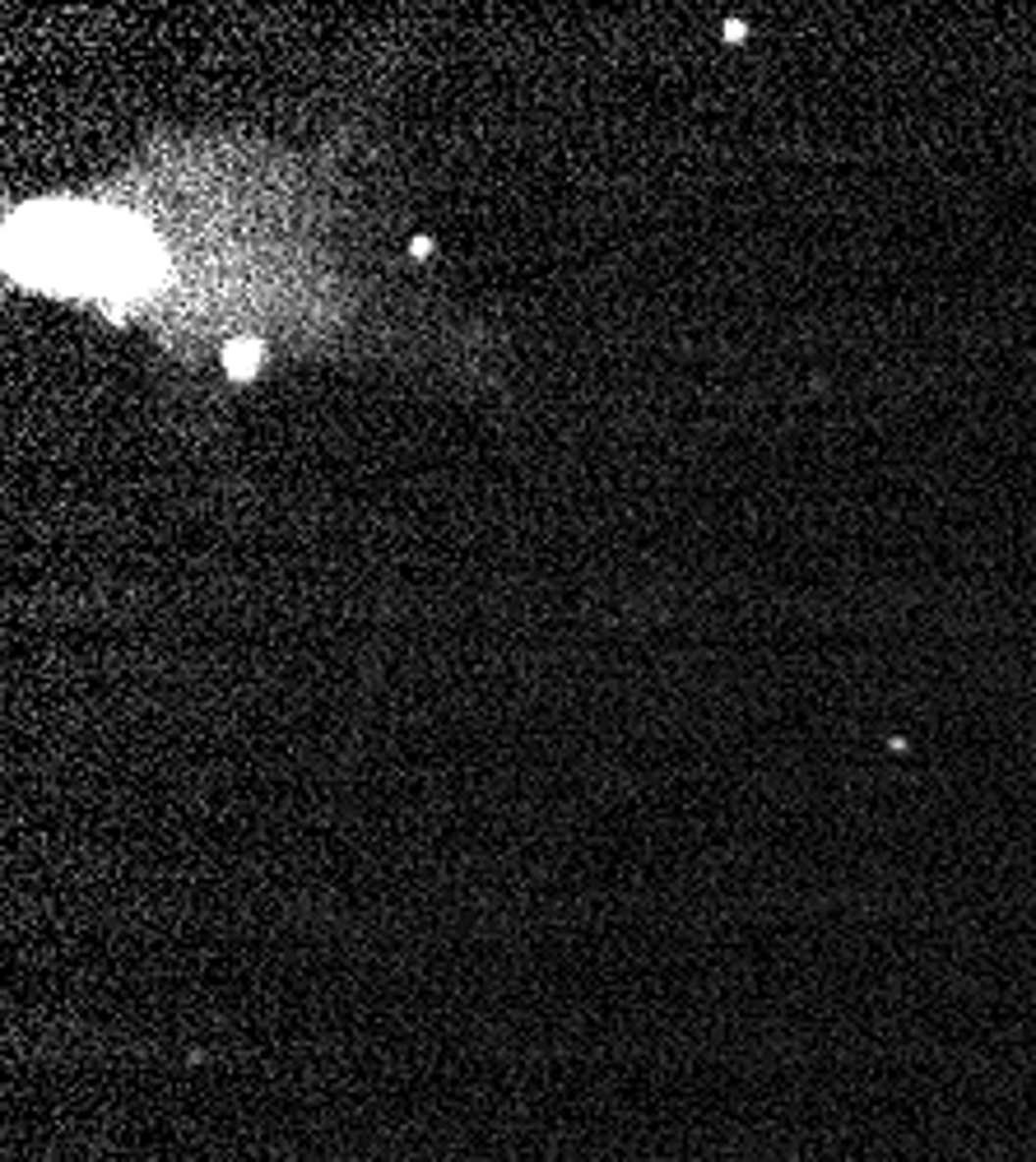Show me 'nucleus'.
<instances>
[{"label": "nucleus", "mask_w": 1036, "mask_h": 1162, "mask_svg": "<svg viewBox=\"0 0 1036 1162\" xmlns=\"http://www.w3.org/2000/svg\"><path fill=\"white\" fill-rule=\"evenodd\" d=\"M5 261L19 280L61 293H144L159 251L135 219L84 205L19 210L5 229Z\"/></svg>", "instance_id": "f257e3e1"}, {"label": "nucleus", "mask_w": 1036, "mask_h": 1162, "mask_svg": "<svg viewBox=\"0 0 1036 1162\" xmlns=\"http://www.w3.org/2000/svg\"><path fill=\"white\" fill-rule=\"evenodd\" d=\"M261 344L256 340H237V344H229V353H224V363H229L233 377H251V372L261 368Z\"/></svg>", "instance_id": "f03ea898"}, {"label": "nucleus", "mask_w": 1036, "mask_h": 1162, "mask_svg": "<svg viewBox=\"0 0 1036 1162\" xmlns=\"http://www.w3.org/2000/svg\"><path fill=\"white\" fill-rule=\"evenodd\" d=\"M744 33H749V28H744V24H735V19L725 24V37H730V42H739V37H744Z\"/></svg>", "instance_id": "7ed1b4c3"}]
</instances>
